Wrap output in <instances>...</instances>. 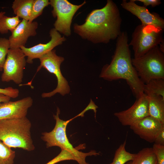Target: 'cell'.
<instances>
[{
  "mask_svg": "<svg viewBox=\"0 0 164 164\" xmlns=\"http://www.w3.org/2000/svg\"><path fill=\"white\" fill-rule=\"evenodd\" d=\"M50 4L48 0H33L29 22H33L42 14L44 8Z\"/></svg>",
  "mask_w": 164,
  "mask_h": 164,
  "instance_id": "603a6c76",
  "label": "cell"
},
{
  "mask_svg": "<svg viewBox=\"0 0 164 164\" xmlns=\"http://www.w3.org/2000/svg\"><path fill=\"white\" fill-rule=\"evenodd\" d=\"M119 121L123 126H130L135 122L149 116L147 96L144 93L128 109L114 113Z\"/></svg>",
  "mask_w": 164,
  "mask_h": 164,
  "instance_id": "30bf717a",
  "label": "cell"
},
{
  "mask_svg": "<svg viewBox=\"0 0 164 164\" xmlns=\"http://www.w3.org/2000/svg\"><path fill=\"white\" fill-rule=\"evenodd\" d=\"M136 1H139L142 2L144 4V6L146 7L149 5H151L153 7L160 5L161 2L160 0H134Z\"/></svg>",
  "mask_w": 164,
  "mask_h": 164,
  "instance_id": "f546056e",
  "label": "cell"
},
{
  "mask_svg": "<svg viewBox=\"0 0 164 164\" xmlns=\"http://www.w3.org/2000/svg\"><path fill=\"white\" fill-rule=\"evenodd\" d=\"M32 124L26 117L0 121V140L11 148L34 150Z\"/></svg>",
  "mask_w": 164,
  "mask_h": 164,
  "instance_id": "3957f363",
  "label": "cell"
},
{
  "mask_svg": "<svg viewBox=\"0 0 164 164\" xmlns=\"http://www.w3.org/2000/svg\"><path fill=\"white\" fill-rule=\"evenodd\" d=\"M38 26V23L36 22H30L22 19L9 37L10 48H20L22 46H25L29 37L36 35V30Z\"/></svg>",
  "mask_w": 164,
  "mask_h": 164,
  "instance_id": "9a60e30c",
  "label": "cell"
},
{
  "mask_svg": "<svg viewBox=\"0 0 164 164\" xmlns=\"http://www.w3.org/2000/svg\"><path fill=\"white\" fill-rule=\"evenodd\" d=\"M154 142L156 144L164 146V126L157 135Z\"/></svg>",
  "mask_w": 164,
  "mask_h": 164,
  "instance_id": "83f0119b",
  "label": "cell"
},
{
  "mask_svg": "<svg viewBox=\"0 0 164 164\" xmlns=\"http://www.w3.org/2000/svg\"><path fill=\"white\" fill-rule=\"evenodd\" d=\"M10 99V97L3 94H0V103L9 101Z\"/></svg>",
  "mask_w": 164,
  "mask_h": 164,
  "instance_id": "4dcf8cb0",
  "label": "cell"
},
{
  "mask_svg": "<svg viewBox=\"0 0 164 164\" xmlns=\"http://www.w3.org/2000/svg\"><path fill=\"white\" fill-rule=\"evenodd\" d=\"M152 148L156 156L158 164H164V146L154 143Z\"/></svg>",
  "mask_w": 164,
  "mask_h": 164,
  "instance_id": "484cf974",
  "label": "cell"
},
{
  "mask_svg": "<svg viewBox=\"0 0 164 164\" xmlns=\"http://www.w3.org/2000/svg\"><path fill=\"white\" fill-rule=\"evenodd\" d=\"M98 108V107L94 103L93 101L91 99L90 102L87 106V107L80 113L77 115V116L75 117L76 118L77 117L81 116V117H83L84 116V113L89 110H93L94 113L95 117L96 116V114L97 112V109Z\"/></svg>",
  "mask_w": 164,
  "mask_h": 164,
  "instance_id": "f1b7e54d",
  "label": "cell"
},
{
  "mask_svg": "<svg viewBox=\"0 0 164 164\" xmlns=\"http://www.w3.org/2000/svg\"><path fill=\"white\" fill-rule=\"evenodd\" d=\"M60 110L58 108L56 115H53L56 120V124L53 129L50 132H44L42 133L41 138L46 142L47 148L54 146L60 147L70 152L75 157L77 161L79 164H89L85 161L88 156L99 155L94 150L91 151L88 153H84L79 151L76 148H74L69 142L66 135V128L68 124L73 118L67 121H63L59 117Z\"/></svg>",
  "mask_w": 164,
  "mask_h": 164,
  "instance_id": "277c9868",
  "label": "cell"
},
{
  "mask_svg": "<svg viewBox=\"0 0 164 164\" xmlns=\"http://www.w3.org/2000/svg\"><path fill=\"white\" fill-rule=\"evenodd\" d=\"M163 29L151 26L138 25L132 35L129 44L134 53V58L144 55L150 50L158 46L164 40Z\"/></svg>",
  "mask_w": 164,
  "mask_h": 164,
  "instance_id": "8992f818",
  "label": "cell"
},
{
  "mask_svg": "<svg viewBox=\"0 0 164 164\" xmlns=\"http://www.w3.org/2000/svg\"><path fill=\"white\" fill-rule=\"evenodd\" d=\"M99 77L109 81L125 80L136 98L144 93L145 84L139 78L132 65L126 32H121L117 38L111 61L103 66Z\"/></svg>",
  "mask_w": 164,
  "mask_h": 164,
  "instance_id": "7a4b0ae2",
  "label": "cell"
},
{
  "mask_svg": "<svg viewBox=\"0 0 164 164\" xmlns=\"http://www.w3.org/2000/svg\"><path fill=\"white\" fill-rule=\"evenodd\" d=\"M135 164H158L157 158L152 148H145L136 154L132 161Z\"/></svg>",
  "mask_w": 164,
  "mask_h": 164,
  "instance_id": "ac0fdd59",
  "label": "cell"
},
{
  "mask_svg": "<svg viewBox=\"0 0 164 164\" xmlns=\"http://www.w3.org/2000/svg\"><path fill=\"white\" fill-rule=\"evenodd\" d=\"M146 95L149 116L164 124V98L155 95Z\"/></svg>",
  "mask_w": 164,
  "mask_h": 164,
  "instance_id": "2e32d148",
  "label": "cell"
},
{
  "mask_svg": "<svg viewBox=\"0 0 164 164\" xmlns=\"http://www.w3.org/2000/svg\"><path fill=\"white\" fill-rule=\"evenodd\" d=\"M125 164H135L133 161H130L126 162Z\"/></svg>",
  "mask_w": 164,
  "mask_h": 164,
  "instance_id": "d6a6232c",
  "label": "cell"
},
{
  "mask_svg": "<svg viewBox=\"0 0 164 164\" xmlns=\"http://www.w3.org/2000/svg\"><path fill=\"white\" fill-rule=\"evenodd\" d=\"M21 21L16 16L10 17L3 15L0 18V33L6 34L9 31L12 32Z\"/></svg>",
  "mask_w": 164,
  "mask_h": 164,
  "instance_id": "44dd1931",
  "label": "cell"
},
{
  "mask_svg": "<svg viewBox=\"0 0 164 164\" xmlns=\"http://www.w3.org/2000/svg\"><path fill=\"white\" fill-rule=\"evenodd\" d=\"M134 0L127 2L123 0L121 4L122 8L136 16L145 26H151L159 29H164V20L155 12H150L145 7L138 5Z\"/></svg>",
  "mask_w": 164,
  "mask_h": 164,
  "instance_id": "7c38bea8",
  "label": "cell"
},
{
  "mask_svg": "<svg viewBox=\"0 0 164 164\" xmlns=\"http://www.w3.org/2000/svg\"><path fill=\"white\" fill-rule=\"evenodd\" d=\"M144 93L146 95H155L164 98V79H153L145 84Z\"/></svg>",
  "mask_w": 164,
  "mask_h": 164,
  "instance_id": "d6986e66",
  "label": "cell"
},
{
  "mask_svg": "<svg viewBox=\"0 0 164 164\" xmlns=\"http://www.w3.org/2000/svg\"><path fill=\"white\" fill-rule=\"evenodd\" d=\"M26 57L20 48L9 49L3 67L2 81H12L17 84H21L27 63Z\"/></svg>",
  "mask_w": 164,
  "mask_h": 164,
  "instance_id": "9c48e42d",
  "label": "cell"
},
{
  "mask_svg": "<svg viewBox=\"0 0 164 164\" xmlns=\"http://www.w3.org/2000/svg\"><path fill=\"white\" fill-rule=\"evenodd\" d=\"M132 62L139 78L145 84L153 79H164V53L159 46L141 57L132 58Z\"/></svg>",
  "mask_w": 164,
  "mask_h": 164,
  "instance_id": "5b68a950",
  "label": "cell"
},
{
  "mask_svg": "<svg viewBox=\"0 0 164 164\" xmlns=\"http://www.w3.org/2000/svg\"><path fill=\"white\" fill-rule=\"evenodd\" d=\"M33 0H15L12 4L13 13L19 18L29 21Z\"/></svg>",
  "mask_w": 164,
  "mask_h": 164,
  "instance_id": "e0dca14e",
  "label": "cell"
},
{
  "mask_svg": "<svg viewBox=\"0 0 164 164\" xmlns=\"http://www.w3.org/2000/svg\"><path fill=\"white\" fill-rule=\"evenodd\" d=\"M33 103V99L30 96L15 101L0 103V121L26 117Z\"/></svg>",
  "mask_w": 164,
  "mask_h": 164,
  "instance_id": "4fadbf2b",
  "label": "cell"
},
{
  "mask_svg": "<svg viewBox=\"0 0 164 164\" xmlns=\"http://www.w3.org/2000/svg\"><path fill=\"white\" fill-rule=\"evenodd\" d=\"M164 124L149 116L135 122L130 126L134 132L141 138L152 143Z\"/></svg>",
  "mask_w": 164,
  "mask_h": 164,
  "instance_id": "5bb4252c",
  "label": "cell"
},
{
  "mask_svg": "<svg viewBox=\"0 0 164 164\" xmlns=\"http://www.w3.org/2000/svg\"><path fill=\"white\" fill-rule=\"evenodd\" d=\"M122 19L116 4L108 0L105 5L92 11L82 25L75 23L74 32L94 44L107 43L121 34Z\"/></svg>",
  "mask_w": 164,
  "mask_h": 164,
  "instance_id": "6da1fadb",
  "label": "cell"
},
{
  "mask_svg": "<svg viewBox=\"0 0 164 164\" xmlns=\"http://www.w3.org/2000/svg\"><path fill=\"white\" fill-rule=\"evenodd\" d=\"M5 12H0V18L3 15H5Z\"/></svg>",
  "mask_w": 164,
  "mask_h": 164,
  "instance_id": "1f68e13d",
  "label": "cell"
},
{
  "mask_svg": "<svg viewBox=\"0 0 164 164\" xmlns=\"http://www.w3.org/2000/svg\"><path fill=\"white\" fill-rule=\"evenodd\" d=\"M15 152L0 140V164H13Z\"/></svg>",
  "mask_w": 164,
  "mask_h": 164,
  "instance_id": "7402d4cb",
  "label": "cell"
},
{
  "mask_svg": "<svg viewBox=\"0 0 164 164\" xmlns=\"http://www.w3.org/2000/svg\"><path fill=\"white\" fill-rule=\"evenodd\" d=\"M71 160L77 161L76 158L70 152L62 149L57 156L46 164H55L61 161Z\"/></svg>",
  "mask_w": 164,
  "mask_h": 164,
  "instance_id": "d4e9b609",
  "label": "cell"
},
{
  "mask_svg": "<svg viewBox=\"0 0 164 164\" xmlns=\"http://www.w3.org/2000/svg\"><path fill=\"white\" fill-rule=\"evenodd\" d=\"M51 39L47 43H39L30 47L22 46L20 48L26 56L27 57L26 62L32 64L33 60L39 59L58 46L62 44L66 40L64 36H62L60 33L54 28L51 29L49 32Z\"/></svg>",
  "mask_w": 164,
  "mask_h": 164,
  "instance_id": "8fae6325",
  "label": "cell"
},
{
  "mask_svg": "<svg viewBox=\"0 0 164 164\" xmlns=\"http://www.w3.org/2000/svg\"><path fill=\"white\" fill-rule=\"evenodd\" d=\"M10 48L9 39L0 37V71L3 70V67Z\"/></svg>",
  "mask_w": 164,
  "mask_h": 164,
  "instance_id": "cb8c5ba5",
  "label": "cell"
},
{
  "mask_svg": "<svg viewBox=\"0 0 164 164\" xmlns=\"http://www.w3.org/2000/svg\"><path fill=\"white\" fill-rule=\"evenodd\" d=\"M50 4L53 8V16L56 17L54 28L66 36L71 34V25L73 18L77 11L86 3L85 1L80 5L73 4L67 0H50Z\"/></svg>",
  "mask_w": 164,
  "mask_h": 164,
  "instance_id": "ba28073f",
  "label": "cell"
},
{
  "mask_svg": "<svg viewBox=\"0 0 164 164\" xmlns=\"http://www.w3.org/2000/svg\"><path fill=\"white\" fill-rule=\"evenodd\" d=\"M40 64L38 67L36 72L42 68H44L50 73L54 74L57 80L56 88L52 91L48 93H43L41 96L43 98L51 97L57 93L62 96L68 94L70 88L68 82L63 76L60 70V65L64 60L63 57L58 56L55 50L53 49L39 59Z\"/></svg>",
  "mask_w": 164,
  "mask_h": 164,
  "instance_id": "52a82bcc",
  "label": "cell"
},
{
  "mask_svg": "<svg viewBox=\"0 0 164 164\" xmlns=\"http://www.w3.org/2000/svg\"><path fill=\"white\" fill-rule=\"evenodd\" d=\"M126 144L125 140L116 150L113 161L110 164H125L134 159L136 154L127 151L125 148Z\"/></svg>",
  "mask_w": 164,
  "mask_h": 164,
  "instance_id": "ffe728a7",
  "label": "cell"
},
{
  "mask_svg": "<svg viewBox=\"0 0 164 164\" xmlns=\"http://www.w3.org/2000/svg\"><path fill=\"white\" fill-rule=\"evenodd\" d=\"M0 94L7 96L11 98H15L18 97L19 91L18 89L9 87L5 88H0Z\"/></svg>",
  "mask_w": 164,
  "mask_h": 164,
  "instance_id": "4316f807",
  "label": "cell"
}]
</instances>
